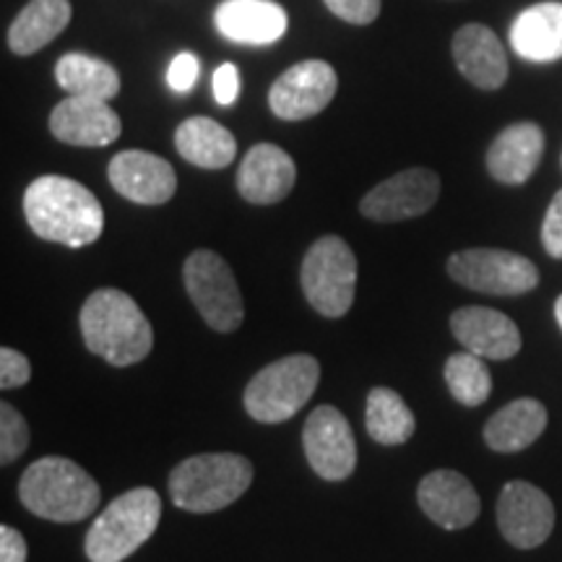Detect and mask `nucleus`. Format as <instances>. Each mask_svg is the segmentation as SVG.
<instances>
[{
	"mask_svg": "<svg viewBox=\"0 0 562 562\" xmlns=\"http://www.w3.org/2000/svg\"><path fill=\"white\" fill-rule=\"evenodd\" d=\"M161 501L157 490L136 487L115 497L87 531L91 562H123L157 531Z\"/></svg>",
	"mask_w": 562,
	"mask_h": 562,
	"instance_id": "obj_5",
	"label": "nucleus"
},
{
	"mask_svg": "<svg viewBox=\"0 0 562 562\" xmlns=\"http://www.w3.org/2000/svg\"><path fill=\"white\" fill-rule=\"evenodd\" d=\"M448 273L461 286L501 297H518L539 284V269L521 252L501 248L459 250L448 258Z\"/></svg>",
	"mask_w": 562,
	"mask_h": 562,
	"instance_id": "obj_9",
	"label": "nucleus"
},
{
	"mask_svg": "<svg viewBox=\"0 0 562 562\" xmlns=\"http://www.w3.org/2000/svg\"><path fill=\"white\" fill-rule=\"evenodd\" d=\"M214 97L222 108L237 102V97H240V74H237L235 63H222L214 70Z\"/></svg>",
	"mask_w": 562,
	"mask_h": 562,
	"instance_id": "obj_34",
	"label": "nucleus"
},
{
	"mask_svg": "<svg viewBox=\"0 0 562 562\" xmlns=\"http://www.w3.org/2000/svg\"><path fill=\"white\" fill-rule=\"evenodd\" d=\"M222 37L237 45H273L286 34V11L273 0H224L214 13Z\"/></svg>",
	"mask_w": 562,
	"mask_h": 562,
	"instance_id": "obj_21",
	"label": "nucleus"
},
{
	"mask_svg": "<svg viewBox=\"0 0 562 562\" xmlns=\"http://www.w3.org/2000/svg\"><path fill=\"white\" fill-rule=\"evenodd\" d=\"M321 364L311 355H290L266 364L245 389V412L263 425L292 419L318 389Z\"/></svg>",
	"mask_w": 562,
	"mask_h": 562,
	"instance_id": "obj_6",
	"label": "nucleus"
},
{
	"mask_svg": "<svg viewBox=\"0 0 562 562\" xmlns=\"http://www.w3.org/2000/svg\"><path fill=\"white\" fill-rule=\"evenodd\" d=\"M544 154V131L537 123H513L490 144L487 170L503 186H524Z\"/></svg>",
	"mask_w": 562,
	"mask_h": 562,
	"instance_id": "obj_20",
	"label": "nucleus"
},
{
	"mask_svg": "<svg viewBox=\"0 0 562 562\" xmlns=\"http://www.w3.org/2000/svg\"><path fill=\"white\" fill-rule=\"evenodd\" d=\"M182 281L188 297L214 331L232 334L240 328L245 318L240 286L222 256L214 250H193L182 266Z\"/></svg>",
	"mask_w": 562,
	"mask_h": 562,
	"instance_id": "obj_8",
	"label": "nucleus"
},
{
	"mask_svg": "<svg viewBox=\"0 0 562 562\" xmlns=\"http://www.w3.org/2000/svg\"><path fill=\"white\" fill-rule=\"evenodd\" d=\"M440 195V178L427 167L396 172L364 195L362 216L372 222H404L427 214Z\"/></svg>",
	"mask_w": 562,
	"mask_h": 562,
	"instance_id": "obj_13",
	"label": "nucleus"
},
{
	"mask_svg": "<svg viewBox=\"0 0 562 562\" xmlns=\"http://www.w3.org/2000/svg\"><path fill=\"white\" fill-rule=\"evenodd\" d=\"M199 76H201V60L195 58L193 53L175 55L170 68H167V83H170V89L178 91V94L191 91L193 83L199 81Z\"/></svg>",
	"mask_w": 562,
	"mask_h": 562,
	"instance_id": "obj_32",
	"label": "nucleus"
},
{
	"mask_svg": "<svg viewBox=\"0 0 562 562\" xmlns=\"http://www.w3.org/2000/svg\"><path fill=\"white\" fill-rule=\"evenodd\" d=\"M81 336L91 355L115 368H128L149 357L154 347L151 323L136 300L121 290L91 292L81 307Z\"/></svg>",
	"mask_w": 562,
	"mask_h": 562,
	"instance_id": "obj_2",
	"label": "nucleus"
},
{
	"mask_svg": "<svg viewBox=\"0 0 562 562\" xmlns=\"http://www.w3.org/2000/svg\"><path fill=\"white\" fill-rule=\"evenodd\" d=\"M53 136L68 146L100 149L121 138V117L104 100L91 97H70L63 100L50 115Z\"/></svg>",
	"mask_w": 562,
	"mask_h": 562,
	"instance_id": "obj_15",
	"label": "nucleus"
},
{
	"mask_svg": "<svg viewBox=\"0 0 562 562\" xmlns=\"http://www.w3.org/2000/svg\"><path fill=\"white\" fill-rule=\"evenodd\" d=\"M32 378V364L24 355L11 347L0 349V389H21Z\"/></svg>",
	"mask_w": 562,
	"mask_h": 562,
	"instance_id": "obj_31",
	"label": "nucleus"
},
{
	"mask_svg": "<svg viewBox=\"0 0 562 562\" xmlns=\"http://www.w3.org/2000/svg\"><path fill=\"white\" fill-rule=\"evenodd\" d=\"M0 562H26V539L11 526H0Z\"/></svg>",
	"mask_w": 562,
	"mask_h": 562,
	"instance_id": "obj_35",
	"label": "nucleus"
},
{
	"mask_svg": "<svg viewBox=\"0 0 562 562\" xmlns=\"http://www.w3.org/2000/svg\"><path fill=\"white\" fill-rule=\"evenodd\" d=\"M175 146L180 157L201 170H224L237 154V140L232 133L211 117H188L175 131Z\"/></svg>",
	"mask_w": 562,
	"mask_h": 562,
	"instance_id": "obj_24",
	"label": "nucleus"
},
{
	"mask_svg": "<svg viewBox=\"0 0 562 562\" xmlns=\"http://www.w3.org/2000/svg\"><path fill=\"white\" fill-rule=\"evenodd\" d=\"M30 448V425L16 406L0 404V463H13Z\"/></svg>",
	"mask_w": 562,
	"mask_h": 562,
	"instance_id": "obj_29",
	"label": "nucleus"
},
{
	"mask_svg": "<svg viewBox=\"0 0 562 562\" xmlns=\"http://www.w3.org/2000/svg\"><path fill=\"white\" fill-rule=\"evenodd\" d=\"M334 16H339L347 24L368 26L381 13V0H323Z\"/></svg>",
	"mask_w": 562,
	"mask_h": 562,
	"instance_id": "obj_30",
	"label": "nucleus"
},
{
	"mask_svg": "<svg viewBox=\"0 0 562 562\" xmlns=\"http://www.w3.org/2000/svg\"><path fill=\"white\" fill-rule=\"evenodd\" d=\"M451 331L463 349L482 360H510L521 351L516 323L492 307H461L451 315Z\"/></svg>",
	"mask_w": 562,
	"mask_h": 562,
	"instance_id": "obj_17",
	"label": "nucleus"
},
{
	"mask_svg": "<svg viewBox=\"0 0 562 562\" xmlns=\"http://www.w3.org/2000/svg\"><path fill=\"white\" fill-rule=\"evenodd\" d=\"M252 463L237 453H201L180 461L170 474V497L180 510L214 513L248 492Z\"/></svg>",
	"mask_w": 562,
	"mask_h": 562,
	"instance_id": "obj_4",
	"label": "nucleus"
},
{
	"mask_svg": "<svg viewBox=\"0 0 562 562\" xmlns=\"http://www.w3.org/2000/svg\"><path fill=\"white\" fill-rule=\"evenodd\" d=\"M70 21V0H30L9 30V47L32 55L58 37Z\"/></svg>",
	"mask_w": 562,
	"mask_h": 562,
	"instance_id": "obj_25",
	"label": "nucleus"
},
{
	"mask_svg": "<svg viewBox=\"0 0 562 562\" xmlns=\"http://www.w3.org/2000/svg\"><path fill=\"white\" fill-rule=\"evenodd\" d=\"M55 79L70 97H91V100H115L121 94V74L108 60L94 55L68 53L55 66Z\"/></svg>",
	"mask_w": 562,
	"mask_h": 562,
	"instance_id": "obj_26",
	"label": "nucleus"
},
{
	"mask_svg": "<svg viewBox=\"0 0 562 562\" xmlns=\"http://www.w3.org/2000/svg\"><path fill=\"white\" fill-rule=\"evenodd\" d=\"M370 438L381 446H402L414 435V414L393 389H372L364 412Z\"/></svg>",
	"mask_w": 562,
	"mask_h": 562,
	"instance_id": "obj_27",
	"label": "nucleus"
},
{
	"mask_svg": "<svg viewBox=\"0 0 562 562\" xmlns=\"http://www.w3.org/2000/svg\"><path fill=\"white\" fill-rule=\"evenodd\" d=\"M547 427V409L537 398H516L484 425V442L497 453H518L539 440Z\"/></svg>",
	"mask_w": 562,
	"mask_h": 562,
	"instance_id": "obj_23",
	"label": "nucleus"
},
{
	"mask_svg": "<svg viewBox=\"0 0 562 562\" xmlns=\"http://www.w3.org/2000/svg\"><path fill=\"white\" fill-rule=\"evenodd\" d=\"M294 180H297V167L290 154L281 146L256 144L245 154L237 172V191L248 203L271 206L292 193Z\"/></svg>",
	"mask_w": 562,
	"mask_h": 562,
	"instance_id": "obj_18",
	"label": "nucleus"
},
{
	"mask_svg": "<svg viewBox=\"0 0 562 562\" xmlns=\"http://www.w3.org/2000/svg\"><path fill=\"white\" fill-rule=\"evenodd\" d=\"M339 76L326 60H302L271 83L269 108L281 121H307L331 104Z\"/></svg>",
	"mask_w": 562,
	"mask_h": 562,
	"instance_id": "obj_10",
	"label": "nucleus"
},
{
	"mask_svg": "<svg viewBox=\"0 0 562 562\" xmlns=\"http://www.w3.org/2000/svg\"><path fill=\"white\" fill-rule=\"evenodd\" d=\"M300 284L307 302L323 318H341L349 313L357 292V258L341 237L323 235L305 252Z\"/></svg>",
	"mask_w": 562,
	"mask_h": 562,
	"instance_id": "obj_7",
	"label": "nucleus"
},
{
	"mask_svg": "<svg viewBox=\"0 0 562 562\" xmlns=\"http://www.w3.org/2000/svg\"><path fill=\"white\" fill-rule=\"evenodd\" d=\"M19 501L45 521L79 524L100 505V484L76 461L45 456L21 474Z\"/></svg>",
	"mask_w": 562,
	"mask_h": 562,
	"instance_id": "obj_3",
	"label": "nucleus"
},
{
	"mask_svg": "<svg viewBox=\"0 0 562 562\" xmlns=\"http://www.w3.org/2000/svg\"><path fill=\"white\" fill-rule=\"evenodd\" d=\"M24 214L34 235L68 248H87L100 240L104 229V211L97 195L60 175H42L26 188Z\"/></svg>",
	"mask_w": 562,
	"mask_h": 562,
	"instance_id": "obj_1",
	"label": "nucleus"
},
{
	"mask_svg": "<svg viewBox=\"0 0 562 562\" xmlns=\"http://www.w3.org/2000/svg\"><path fill=\"white\" fill-rule=\"evenodd\" d=\"M110 186L123 199L140 206H159L178 191V178L167 159L149 151L128 149L115 154V159L110 161Z\"/></svg>",
	"mask_w": 562,
	"mask_h": 562,
	"instance_id": "obj_14",
	"label": "nucleus"
},
{
	"mask_svg": "<svg viewBox=\"0 0 562 562\" xmlns=\"http://www.w3.org/2000/svg\"><path fill=\"white\" fill-rule=\"evenodd\" d=\"M302 448L313 472L326 482L347 480L357 467L355 432L336 406L313 409L302 430Z\"/></svg>",
	"mask_w": 562,
	"mask_h": 562,
	"instance_id": "obj_11",
	"label": "nucleus"
},
{
	"mask_svg": "<svg viewBox=\"0 0 562 562\" xmlns=\"http://www.w3.org/2000/svg\"><path fill=\"white\" fill-rule=\"evenodd\" d=\"M446 383L456 402L463 406H480L492 393V375L482 357L472 351H459L446 362Z\"/></svg>",
	"mask_w": 562,
	"mask_h": 562,
	"instance_id": "obj_28",
	"label": "nucleus"
},
{
	"mask_svg": "<svg viewBox=\"0 0 562 562\" xmlns=\"http://www.w3.org/2000/svg\"><path fill=\"white\" fill-rule=\"evenodd\" d=\"M497 526L505 542L518 550L544 544L554 529V505L547 492L529 482H508L497 497Z\"/></svg>",
	"mask_w": 562,
	"mask_h": 562,
	"instance_id": "obj_12",
	"label": "nucleus"
},
{
	"mask_svg": "<svg viewBox=\"0 0 562 562\" xmlns=\"http://www.w3.org/2000/svg\"><path fill=\"white\" fill-rule=\"evenodd\" d=\"M542 245L552 258H562V188L554 195L542 224Z\"/></svg>",
	"mask_w": 562,
	"mask_h": 562,
	"instance_id": "obj_33",
	"label": "nucleus"
},
{
	"mask_svg": "<svg viewBox=\"0 0 562 562\" xmlns=\"http://www.w3.org/2000/svg\"><path fill=\"white\" fill-rule=\"evenodd\" d=\"M554 318H558L560 328H562V294L558 297V302H554Z\"/></svg>",
	"mask_w": 562,
	"mask_h": 562,
	"instance_id": "obj_36",
	"label": "nucleus"
},
{
	"mask_svg": "<svg viewBox=\"0 0 562 562\" xmlns=\"http://www.w3.org/2000/svg\"><path fill=\"white\" fill-rule=\"evenodd\" d=\"M453 60L476 89L495 91L508 81V55L497 34L484 24H467L453 34Z\"/></svg>",
	"mask_w": 562,
	"mask_h": 562,
	"instance_id": "obj_19",
	"label": "nucleus"
},
{
	"mask_svg": "<svg viewBox=\"0 0 562 562\" xmlns=\"http://www.w3.org/2000/svg\"><path fill=\"white\" fill-rule=\"evenodd\" d=\"M513 50L531 63L562 58V3L547 0L518 13L510 26Z\"/></svg>",
	"mask_w": 562,
	"mask_h": 562,
	"instance_id": "obj_22",
	"label": "nucleus"
},
{
	"mask_svg": "<svg viewBox=\"0 0 562 562\" xmlns=\"http://www.w3.org/2000/svg\"><path fill=\"white\" fill-rule=\"evenodd\" d=\"M419 508L442 529L459 531L480 518L482 503L474 484L453 469H438L419 482Z\"/></svg>",
	"mask_w": 562,
	"mask_h": 562,
	"instance_id": "obj_16",
	"label": "nucleus"
}]
</instances>
